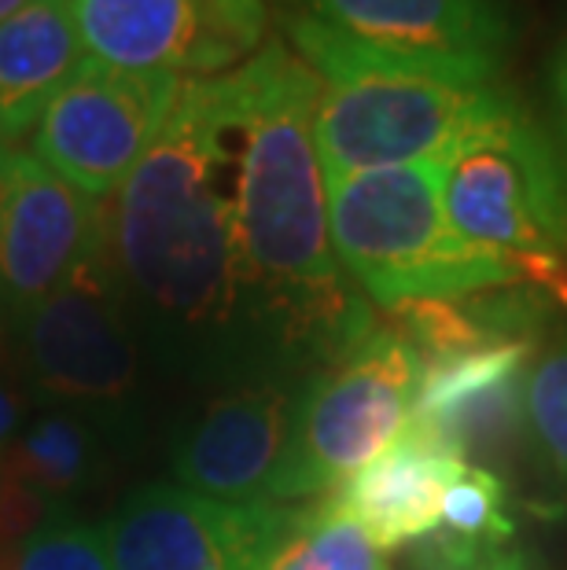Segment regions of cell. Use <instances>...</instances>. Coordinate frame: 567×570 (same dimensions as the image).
Instances as JSON below:
<instances>
[{
    "mask_svg": "<svg viewBox=\"0 0 567 570\" xmlns=\"http://www.w3.org/2000/svg\"><path fill=\"white\" fill-rule=\"evenodd\" d=\"M439 530L457 541H509L512 519L505 512V482L490 468L465 464L446 487Z\"/></svg>",
    "mask_w": 567,
    "mask_h": 570,
    "instance_id": "cell-21",
    "label": "cell"
},
{
    "mask_svg": "<svg viewBox=\"0 0 567 570\" xmlns=\"http://www.w3.org/2000/svg\"><path fill=\"white\" fill-rule=\"evenodd\" d=\"M86 56L174 78L228 75L265 45V0H75Z\"/></svg>",
    "mask_w": 567,
    "mask_h": 570,
    "instance_id": "cell-8",
    "label": "cell"
},
{
    "mask_svg": "<svg viewBox=\"0 0 567 570\" xmlns=\"http://www.w3.org/2000/svg\"><path fill=\"white\" fill-rule=\"evenodd\" d=\"M45 501L33 490H27L22 482L11 475L0 460V570L11 563V556L19 552V544L41 527Z\"/></svg>",
    "mask_w": 567,
    "mask_h": 570,
    "instance_id": "cell-24",
    "label": "cell"
},
{
    "mask_svg": "<svg viewBox=\"0 0 567 570\" xmlns=\"http://www.w3.org/2000/svg\"><path fill=\"white\" fill-rule=\"evenodd\" d=\"M424 354L394 327L372 324L299 391L292 439L270 501H306L343 482L391 449L409 428Z\"/></svg>",
    "mask_w": 567,
    "mask_h": 570,
    "instance_id": "cell-6",
    "label": "cell"
},
{
    "mask_svg": "<svg viewBox=\"0 0 567 570\" xmlns=\"http://www.w3.org/2000/svg\"><path fill=\"white\" fill-rule=\"evenodd\" d=\"M284 30L321 81L313 137L324 180L446 163L527 118V107L498 81L501 67L377 48L299 11H287Z\"/></svg>",
    "mask_w": 567,
    "mask_h": 570,
    "instance_id": "cell-3",
    "label": "cell"
},
{
    "mask_svg": "<svg viewBox=\"0 0 567 570\" xmlns=\"http://www.w3.org/2000/svg\"><path fill=\"white\" fill-rule=\"evenodd\" d=\"M546 104L553 118V132H557V151L567 169V41L557 48L546 70Z\"/></svg>",
    "mask_w": 567,
    "mask_h": 570,
    "instance_id": "cell-25",
    "label": "cell"
},
{
    "mask_svg": "<svg viewBox=\"0 0 567 570\" xmlns=\"http://www.w3.org/2000/svg\"><path fill=\"white\" fill-rule=\"evenodd\" d=\"M8 159H11V151H8V144L0 140V174H4V166H8Z\"/></svg>",
    "mask_w": 567,
    "mask_h": 570,
    "instance_id": "cell-28",
    "label": "cell"
},
{
    "mask_svg": "<svg viewBox=\"0 0 567 570\" xmlns=\"http://www.w3.org/2000/svg\"><path fill=\"white\" fill-rule=\"evenodd\" d=\"M104 250V203L67 185L38 155L11 151L0 174V309L22 321Z\"/></svg>",
    "mask_w": 567,
    "mask_h": 570,
    "instance_id": "cell-9",
    "label": "cell"
},
{
    "mask_svg": "<svg viewBox=\"0 0 567 570\" xmlns=\"http://www.w3.org/2000/svg\"><path fill=\"white\" fill-rule=\"evenodd\" d=\"M524 434L567 490V332H560L527 368Z\"/></svg>",
    "mask_w": 567,
    "mask_h": 570,
    "instance_id": "cell-20",
    "label": "cell"
},
{
    "mask_svg": "<svg viewBox=\"0 0 567 570\" xmlns=\"http://www.w3.org/2000/svg\"><path fill=\"white\" fill-rule=\"evenodd\" d=\"M22 431V405H19V394L4 375H0V460L8 456V449L16 445Z\"/></svg>",
    "mask_w": 567,
    "mask_h": 570,
    "instance_id": "cell-26",
    "label": "cell"
},
{
    "mask_svg": "<svg viewBox=\"0 0 567 570\" xmlns=\"http://www.w3.org/2000/svg\"><path fill=\"white\" fill-rule=\"evenodd\" d=\"M461 468V456L405 431L329 497L380 552H391L428 541L442 527V497Z\"/></svg>",
    "mask_w": 567,
    "mask_h": 570,
    "instance_id": "cell-15",
    "label": "cell"
},
{
    "mask_svg": "<svg viewBox=\"0 0 567 570\" xmlns=\"http://www.w3.org/2000/svg\"><path fill=\"white\" fill-rule=\"evenodd\" d=\"M535 338L428 357L409 428L465 464L487 468L524 434V383Z\"/></svg>",
    "mask_w": 567,
    "mask_h": 570,
    "instance_id": "cell-12",
    "label": "cell"
},
{
    "mask_svg": "<svg viewBox=\"0 0 567 570\" xmlns=\"http://www.w3.org/2000/svg\"><path fill=\"white\" fill-rule=\"evenodd\" d=\"M89 456L92 439L86 423L67 416V412H52V416L33 420L30 428L19 431L16 445L4 456V468L45 504H52L86 482Z\"/></svg>",
    "mask_w": 567,
    "mask_h": 570,
    "instance_id": "cell-19",
    "label": "cell"
},
{
    "mask_svg": "<svg viewBox=\"0 0 567 570\" xmlns=\"http://www.w3.org/2000/svg\"><path fill=\"white\" fill-rule=\"evenodd\" d=\"M239 118L236 254L247 321L321 368L372 324L332 247L317 137L321 81L281 38L228 70Z\"/></svg>",
    "mask_w": 567,
    "mask_h": 570,
    "instance_id": "cell-1",
    "label": "cell"
},
{
    "mask_svg": "<svg viewBox=\"0 0 567 570\" xmlns=\"http://www.w3.org/2000/svg\"><path fill=\"white\" fill-rule=\"evenodd\" d=\"M292 11L377 48L490 67L512 38L498 0H292Z\"/></svg>",
    "mask_w": 567,
    "mask_h": 570,
    "instance_id": "cell-14",
    "label": "cell"
},
{
    "mask_svg": "<svg viewBox=\"0 0 567 570\" xmlns=\"http://www.w3.org/2000/svg\"><path fill=\"white\" fill-rule=\"evenodd\" d=\"M549 306L553 302L530 287H493L461 298L413 302L391 313V327L428 361L535 338L538 327L546 324Z\"/></svg>",
    "mask_w": 567,
    "mask_h": 570,
    "instance_id": "cell-17",
    "label": "cell"
},
{
    "mask_svg": "<svg viewBox=\"0 0 567 570\" xmlns=\"http://www.w3.org/2000/svg\"><path fill=\"white\" fill-rule=\"evenodd\" d=\"M439 166L457 233L493 254L520 287L567 309V169L535 118Z\"/></svg>",
    "mask_w": 567,
    "mask_h": 570,
    "instance_id": "cell-5",
    "label": "cell"
},
{
    "mask_svg": "<svg viewBox=\"0 0 567 570\" xmlns=\"http://www.w3.org/2000/svg\"><path fill=\"white\" fill-rule=\"evenodd\" d=\"M81 63L75 0H30L0 22V140L30 137Z\"/></svg>",
    "mask_w": 567,
    "mask_h": 570,
    "instance_id": "cell-16",
    "label": "cell"
},
{
    "mask_svg": "<svg viewBox=\"0 0 567 570\" xmlns=\"http://www.w3.org/2000/svg\"><path fill=\"white\" fill-rule=\"evenodd\" d=\"M4 570H115L104 527L48 519L11 556Z\"/></svg>",
    "mask_w": 567,
    "mask_h": 570,
    "instance_id": "cell-22",
    "label": "cell"
},
{
    "mask_svg": "<svg viewBox=\"0 0 567 570\" xmlns=\"http://www.w3.org/2000/svg\"><path fill=\"white\" fill-rule=\"evenodd\" d=\"M33 383L78 402H118L137 375V354L115 306L111 244L86 273L22 317Z\"/></svg>",
    "mask_w": 567,
    "mask_h": 570,
    "instance_id": "cell-11",
    "label": "cell"
},
{
    "mask_svg": "<svg viewBox=\"0 0 567 570\" xmlns=\"http://www.w3.org/2000/svg\"><path fill=\"white\" fill-rule=\"evenodd\" d=\"M329 228L343 273L369 306L461 298L520 287L516 276L457 233L442 206V166H383L329 180Z\"/></svg>",
    "mask_w": 567,
    "mask_h": 570,
    "instance_id": "cell-4",
    "label": "cell"
},
{
    "mask_svg": "<svg viewBox=\"0 0 567 570\" xmlns=\"http://www.w3.org/2000/svg\"><path fill=\"white\" fill-rule=\"evenodd\" d=\"M185 81L118 70L86 56L33 129V155L67 185L104 203L159 140Z\"/></svg>",
    "mask_w": 567,
    "mask_h": 570,
    "instance_id": "cell-7",
    "label": "cell"
},
{
    "mask_svg": "<svg viewBox=\"0 0 567 570\" xmlns=\"http://www.w3.org/2000/svg\"><path fill=\"white\" fill-rule=\"evenodd\" d=\"M27 4H30V0H0V22H4V19H11V16H16L19 8H27Z\"/></svg>",
    "mask_w": 567,
    "mask_h": 570,
    "instance_id": "cell-27",
    "label": "cell"
},
{
    "mask_svg": "<svg viewBox=\"0 0 567 570\" xmlns=\"http://www.w3.org/2000/svg\"><path fill=\"white\" fill-rule=\"evenodd\" d=\"M295 508L225 504L180 487L133 493L104 527L115 570H258Z\"/></svg>",
    "mask_w": 567,
    "mask_h": 570,
    "instance_id": "cell-10",
    "label": "cell"
},
{
    "mask_svg": "<svg viewBox=\"0 0 567 570\" xmlns=\"http://www.w3.org/2000/svg\"><path fill=\"white\" fill-rule=\"evenodd\" d=\"M413 570H538L524 549L509 541H457L436 530L420 541Z\"/></svg>",
    "mask_w": 567,
    "mask_h": 570,
    "instance_id": "cell-23",
    "label": "cell"
},
{
    "mask_svg": "<svg viewBox=\"0 0 567 570\" xmlns=\"http://www.w3.org/2000/svg\"><path fill=\"white\" fill-rule=\"evenodd\" d=\"M295 402L299 394L284 383L222 394L177 442L174 487L225 504L270 501L292 439Z\"/></svg>",
    "mask_w": 567,
    "mask_h": 570,
    "instance_id": "cell-13",
    "label": "cell"
},
{
    "mask_svg": "<svg viewBox=\"0 0 567 570\" xmlns=\"http://www.w3.org/2000/svg\"><path fill=\"white\" fill-rule=\"evenodd\" d=\"M258 570H391L388 556L332 504V497L295 508V519Z\"/></svg>",
    "mask_w": 567,
    "mask_h": 570,
    "instance_id": "cell-18",
    "label": "cell"
},
{
    "mask_svg": "<svg viewBox=\"0 0 567 570\" xmlns=\"http://www.w3.org/2000/svg\"><path fill=\"white\" fill-rule=\"evenodd\" d=\"M239 118L228 75L188 78L107 210L115 276L188 332L247 321L236 254Z\"/></svg>",
    "mask_w": 567,
    "mask_h": 570,
    "instance_id": "cell-2",
    "label": "cell"
}]
</instances>
